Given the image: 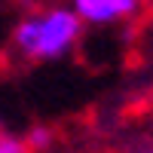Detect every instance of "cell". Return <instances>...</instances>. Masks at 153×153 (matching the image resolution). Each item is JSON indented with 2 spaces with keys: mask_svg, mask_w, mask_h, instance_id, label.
I'll use <instances>...</instances> for the list:
<instances>
[{
  "mask_svg": "<svg viewBox=\"0 0 153 153\" xmlns=\"http://www.w3.org/2000/svg\"><path fill=\"white\" fill-rule=\"evenodd\" d=\"M83 28L86 25L76 19L71 6L49 3L22 16L12 28L9 43L25 61H61L83 40Z\"/></svg>",
  "mask_w": 153,
  "mask_h": 153,
  "instance_id": "obj_1",
  "label": "cell"
},
{
  "mask_svg": "<svg viewBox=\"0 0 153 153\" xmlns=\"http://www.w3.org/2000/svg\"><path fill=\"white\" fill-rule=\"evenodd\" d=\"M68 6L76 12V19L83 25L110 28V25H123L141 16L144 0H71Z\"/></svg>",
  "mask_w": 153,
  "mask_h": 153,
  "instance_id": "obj_2",
  "label": "cell"
},
{
  "mask_svg": "<svg viewBox=\"0 0 153 153\" xmlns=\"http://www.w3.org/2000/svg\"><path fill=\"white\" fill-rule=\"evenodd\" d=\"M25 144H28V150L34 153H40V150H46L49 144H52V129L49 126H31L28 132H25Z\"/></svg>",
  "mask_w": 153,
  "mask_h": 153,
  "instance_id": "obj_3",
  "label": "cell"
},
{
  "mask_svg": "<svg viewBox=\"0 0 153 153\" xmlns=\"http://www.w3.org/2000/svg\"><path fill=\"white\" fill-rule=\"evenodd\" d=\"M0 153H31L28 144H25V135H0Z\"/></svg>",
  "mask_w": 153,
  "mask_h": 153,
  "instance_id": "obj_4",
  "label": "cell"
},
{
  "mask_svg": "<svg viewBox=\"0 0 153 153\" xmlns=\"http://www.w3.org/2000/svg\"><path fill=\"white\" fill-rule=\"evenodd\" d=\"M129 153H153V147H138V150H129Z\"/></svg>",
  "mask_w": 153,
  "mask_h": 153,
  "instance_id": "obj_5",
  "label": "cell"
},
{
  "mask_svg": "<svg viewBox=\"0 0 153 153\" xmlns=\"http://www.w3.org/2000/svg\"><path fill=\"white\" fill-rule=\"evenodd\" d=\"M0 135H3V120H0Z\"/></svg>",
  "mask_w": 153,
  "mask_h": 153,
  "instance_id": "obj_6",
  "label": "cell"
}]
</instances>
